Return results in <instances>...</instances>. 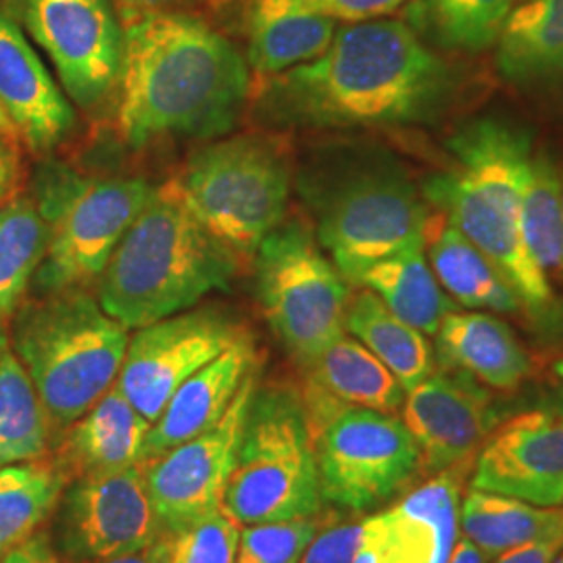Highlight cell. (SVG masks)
<instances>
[{"label":"cell","instance_id":"6da1fadb","mask_svg":"<svg viewBox=\"0 0 563 563\" xmlns=\"http://www.w3.org/2000/svg\"><path fill=\"white\" fill-rule=\"evenodd\" d=\"M465 74L405 21L336 27L318 59L262 84L263 109L311 128H411L444 118Z\"/></svg>","mask_w":563,"mask_h":563},{"label":"cell","instance_id":"7a4b0ae2","mask_svg":"<svg viewBox=\"0 0 563 563\" xmlns=\"http://www.w3.org/2000/svg\"><path fill=\"white\" fill-rule=\"evenodd\" d=\"M241 51L197 18L134 13L123 30L118 132L130 146L228 132L251 90Z\"/></svg>","mask_w":563,"mask_h":563},{"label":"cell","instance_id":"3957f363","mask_svg":"<svg viewBox=\"0 0 563 563\" xmlns=\"http://www.w3.org/2000/svg\"><path fill=\"white\" fill-rule=\"evenodd\" d=\"M449 163L423 181V199L499 267L522 316L547 342L560 341L553 307L522 241V199L532 172V136L511 120L465 121L446 141Z\"/></svg>","mask_w":563,"mask_h":563},{"label":"cell","instance_id":"277c9868","mask_svg":"<svg viewBox=\"0 0 563 563\" xmlns=\"http://www.w3.org/2000/svg\"><path fill=\"white\" fill-rule=\"evenodd\" d=\"M236 253L181 202L172 184L153 190L99 278L102 309L139 330L230 288Z\"/></svg>","mask_w":563,"mask_h":563},{"label":"cell","instance_id":"5b68a950","mask_svg":"<svg viewBox=\"0 0 563 563\" xmlns=\"http://www.w3.org/2000/svg\"><path fill=\"white\" fill-rule=\"evenodd\" d=\"M128 342V328L84 288L21 307L13 325V351L53 428H69L118 383Z\"/></svg>","mask_w":563,"mask_h":563},{"label":"cell","instance_id":"8992f818","mask_svg":"<svg viewBox=\"0 0 563 563\" xmlns=\"http://www.w3.org/2000/svg\"><path fill=\"white\" fill-rule=\"evenodd\" d=\"M302 195L316 213L318 242L349 284L372 263L423 242L428 202L393 157H332L309 178Z\"/></svg>","mask_w":563,"mask_h":563},{"label":"cell","instance_id":"52a82bcc","mask_svg":"<svg viewBox=\"0 0 563 563\" xmlns=\"http://www.w3.org/2000/svg\"><path fill=\"white\" fill-rule=\"evenodd\" d=\"M307 405L290 384L255 388L222 509L241 526L322 514Z\"/></svg>","mask_w":563,"mask_h":563},{"label":"cell","instance_id":"ba28073f","mask_svg":"<svg viewBox=\"0 0 563 563\" xmlns=\"http://www.w3.org/2000/svg\"><path fill=\"white\" fill-rule=\"evenodd\" d=\"M169 184L218 241L253 255L284 222L290 167L278 142L242 134L202 146Z\"/></svg>","mask_w":563,"mask_h":563},{"label":"cell","instance_id":"9c48e42d","mask_svg":"<svg viewBox=\"0 0 563 563\" xmlns=\"http://www.w3.org/2000/svg\"><path fill=\"white\" fill-rule=\"evenodd\" d=\"M323 504L369 511L397 495L422 467L411 432L393 413L330 401L305 388Z\"/></svg>","mask_w":563,"mask_h":563},{"label":"cell","instance_id":"30bf717a","mask_svg":"<svg viewBox=\"0 0 563 563\" xmlns=\"http://www.w3.org/2000/svg\"><path fill=\"white\" fill-rule=\"evenodd\" d=\"M257 297L265 322L301 367L344 334L349 282L299 220L276 225L260 244Z\"/></svg>","mask_w":563,"mask_h":563},{"label":"cell","instance_id":"8fae6325","mask_svg":"<svg viewBox=\"0 0 563 563\" xmlns=\"http://www.w3.org/2000/svg\"><path fill=\"white\" fill-rule=\"evenodd\" d=\"M151 192L142 180L51 174L38 205L48 223V246L36 272L42 290L48 295L99 282Z\"/></svg>","mask_w":563,"mask_h":563},{"label":"cell","instance_id":"7c38bea8","mask_svg":"<svg viewBox=\"0 0 563 563\" xmlns=\"http://www.w3.org/2000/svg\"><path fill=\"white\" fill-rule=\"evenodd\" d=\"M246 330L218 307L186 309L139 328L128 342L118 388L153 423L172 395Z\"/></svg>","mask_w":563,"mask_h":563},{"label":"cell","instance_id":"4fadbf2b","mask_svg":"<svg viewBox=\"0 0 563 563\" xmlns=\"http://www.w3.org/2000/svg\"><path fill=\"white\" fill-rule=\"evenodd\" d=\"M163 534L144 465L78 476L60 495L59 544L74 562L134 553Z\"/></svg>","mask_w":563,"mask_h":563},{"label":"cell","instance_id":"5bb4252c","mask_svg":"<svg viewBox=\"0 0 563 563\" xmlns=\"http://www.w3.org/2000/svg\"><path fill=\"white\" fill-rule=\"evenodd\" d=\"M257 367L244 378L222 420L195 439L144 463V476L165 532H174L222 509L223 493L241 446L249 402L257 388Z\"/></svg>","mask_w":563,"mask_h":563},{"label":"cell","instance_id":"9a60e30c","mask_svg":"<svg viewBox=\"0 0 563 563\" xmlns=\"http://www.w3.org/2000/svg\"><path fill=\"white\" fill-rule=\"evenodd\" d=\"M25 21L78 104L90 109L118 86L123 32L107 0H25Z\"/></svg>","mask_w":563,"mask_h":563},{"label":"cell","instance_id":"2e32d148","mask_svg":"<svg viewBox=\"0 0 563 563\" xmlns=\"http://www.w3.org/2000/svg\"><path fill=\"white\" fill-rule=\"evenodd\" d=\"M470 484L539 507L563 505V405L499 423L484 441Z\"/></svg>","mask_w":563,"mask_h":563},{"label":"cell","instance_id":"e0dca14e","mask_svg":"<svg viewBox=\"0 0 563 563\" xmlns=\"http://www.w3.org/2000/svg\"><path fill=\"white\" fill-rule=\"evenodd\" d=\"M401 409L428 474L470 462L501 423L499 405L483 384L449 367L432 372L407 390Z\"/></svg>","mask_w":563,"mask_h":563},{"label":"cell","instance_id":"ac0fdd59","mask_svg":"<svg viewBox=\"0 0 563 563\" xmlns=\"http://www.w3.org/2000/svg\"><path fill=\"white\" fill-rule=\"evenodd\" d=\"M255 367L257 346L246 332L172 395L159 418L151 423L142 451V465L220 422L236 399L244 378Z\"/></svg>","mask_w":563,"mask_h":563},{"label":"cell","instance_id":"d6986e66","mask_svg":"<svg viewBox=\"0 0 563 563\" xmlns=\"http://www.w3.org/2000/svg\"><path fill=\"white\" fill-rule=\"evenodd\" d=\"M0 104L25 142L51 151L74 128V109L20 27L0 13Z\"/></svg>","mask_w":563,"mask_h":563},{"label":"cell","instance_id":"ffe728a7","mask_svg":"<svg viewBox=\"0 0 563 563\" xmlns=\"http://www.w3.org/2000/svg\"><path fill=\"white\" fill-rule=\"evenodd\" d=\"M246 63L265 81L318 59L336 34V21L301 9L295 0H241Z\"/></svg>","mask_w":563,"mask_h":563},{"label":"cell","instance_id":"44dd1931","mask_svg":"<svg viewBox=\"0 0 563 563\" xmlns=\"http://www.w3.org/2000/svg\"><path fill=\"white\" fill-rule=\"evenodd\" d=\"M437 336L441 367L460 369L495 390H516L534 369V360L511 328L488 313L451 311Z\"/></svg>","mask_w":563,"mask_h":563},{"label":"cell","instance_id":"7402d4cb","mask_svg":"<svg viewBox=\"0 0 563 563\" xmlns=\"http://www.w3.org/2000/svg\"><path fill=\"white\" fill-rule=\"evenodd\" d=\"M423 251L451 301L467 309L522 316V302L499 267L476 249L441 211H430L423 225Z\"/></svg>","mask_w":563,"mask_h":563},{"label":"cell","instance_id":"603a6c76","mask_svg":"<svg viewBox=\"0 0 563 563\" xmlns=\"http://www.w3.org/2000/svg\"><path fill=\"white\" fill-rule=\"evenodd\" d=\"M151 422L113 384L80 420L69 426L63 463L67 476H86L142 465Z\"/></svg>","mask_w":563,"mask_h":563},{"label":"cell","instance_id":"cb8c5ba5","mask_svg":"<svg viewBox=\"0 0 563 563\" xmlns=\"http://www.w3.org/2000/svg\"><path fill=\"white\" fill-rule=\"evenodd\" d=\"M457 463L439 472L401 504L384 511V522L411 563H449L460 541L463 472Z\"/></svg>","mask_w":563,"mask_h":563},{"label":"cell","instance_id":"d4e9b609","mask_svg":"<svg viewBox=\"0 0 563 563\" xmlns=\"http://www.w3.org/2000/svg\"><path fill=\"white\" fill-rule=\"evenodd\" d=\"M497 71L520 88L563 84V0H523L495 42Z\"/></svg>","mask_w":563,"mask_h":563},{"label":"cell","instance_id":"484cf974","mask_svg":"<svg viewBox=\"0 0 563 563\" xmlns=\"http://www.w3.org/2000/svg\"><path fill=\"white\" fill-rule=\"evenodd\" d=\"M522 241L549 292L558 339H563V174L547 151L532 159L522 199Z\"/></svg>","mask_w":563,"mask_h":563},{"label":"cell","instance_id":"4316f807","mask_svg":"<svg viewBox=\"0 0 563 563\" xmlns=\"http://www.w3.org/2000/svg\"><path fill=\"white\" fill-rule=\"evenodd\" d=\"M305 369L307 388L330 401L383 413H397L405 402V388L395 374L346 332Z\"/></svg>","mask_w":563,"mask_h":563},{"label":"cell","instance_id":"83f0119b","mask_svg":"<svg viewBox=\"0 0 563 563\" xmlns=\"http://www.w3.org/2000/svg\"><path fill=\"white\" fill-rule=\"evenodd\" d=\"M355 286L369 288L402 322L422 334L434 336L444 318L457 309L444 295L430 263L423 242H413L401 251L365 267Z\"/></svg>","mask_w":563,"mask_h":563},{"label":"cell","instance_id":"f1b7e54d","mask_svg":"<svg viewBox=\"0 0 563 563\" xmlns=\"http://www.w3.org/2000/svg\"><path fill=\"white\" fill-rule=\"evenodd\" d=\"M344 330L395 374L405 393L434 372V351L426 334L397 318L369 288L351 295Z\"/></svg>","mask_w":563,"mask_h":563},{"label":"cell","instance_id":"f546056e","mask_svg":"<svg viewBox=\"0 0 563 563\" xmlns=\"http://www.w3.org/2000/svg\"><path fill=\"white\" fill-rule=\"evenodd\" d=\"M460 526L463 537L476 544L490 562L520 544L563 534V509L470 488L462 505Z\"/></svg>","mask_w":563,"mask_h":563},{"label":"cell","instance_id":"4dcf8cb0","mask_svg":"<svg viewBox=\"0 0 563 563\" xmlns=\"http://www.w3.org/2000/svg\"><path fill=\"white\" fill-rule=\"evenodd\" d=\"M51 422L23 363L0 339V467L36 462L46 451Z\"/></svg>","mask_w":563,"mask_h":563},{"label":"cell","instance_id":"1f68e13d","mask_svg":"<svg viewBox=\"0 0 563 563\" xmlns=\"http://www.w3.org/2000/svg\"><path fill=\"white\" fill-rule=\"evenodd\" d=\"M516 0H416L413 30L443 53H481L490 48Z\"/></svg>","mask_w":563,"mask_h":563},{"label":"cell","instance_id":"d6a6232c","mask_svg":"<svg viewBox=\"0 0 563 563\" xmlns=\"http://www.w3.org/2000/svg\"><path fill=\"white\" fill-rule=\"evenodd\" d=\"M60 465L25 462L0 467V558L36 534L67 486Z\"/></svg>","mask_w":563,"mask_h":563},{"label":"cell","instance_id":"836d02e7","mask_svg":"<svg viewBox=\"0 0 563 563\" xmlns=\"http://www.w3.org/2000/svg\"><path fill=\"white\" fill-rule=\"evenodd\" d=\"M48 246V223L38 205L21 197L0 211V320L20 307Z\"/></svg>","mask_w":563,"mask_h":563},{"label":"cell","instance_id":"e575fe53","mask_svg":"<svg viewBox=\"0 0 563 563\" xmlns=\"http://www.w3.org/2000/svg\"><path fill=\"white\" fill-rule=\"evenodd\" d=\"M325 523L318 514L242 526L234 563H299Z\"/></svg>","mask_w":563,"mask_h":563},{"label":"cell","instance_id":"d590c367","mask_svg":"<svg viewBox=\"0 0 563 563\" xmlns=\"http://www.w3.org/2000/svg\"><path fill=\"white\" fill-rule=\"evenodd\" d=\"M241 523L223 509L186 523L169 537V563H234Z\"/></svg>","mask_w":563,"mask_h":563},{"label":"cell","instance_id":"8d00e7d4","mask_svg":"<svg viewBox=\"0 0 563 563\" xmlns=\"http://www.w3.org/2000/svg\"><path fill=\"white\" fill-rule=\"evenodd\" d=\"M365 534V520L325 526L307 547L299 563H353Z\"/></svg>","mask_w":563,"mask_h":563},{"label":"cell","instance_id":"74e56055","mask_svg":"<svg viewBox=\"0 0 563 563\" xmlns=\"http://www.w3.org/2000/svg\"><path fill=\"white\" fill-rule=\"evenodd\" d=\"M301 9L323 15L330 20L357 23V21L380 20L411 0H295Z\"/></svg>","mask_w":563,"mask_h":563},{"label":"cell","instance_id":"f35d334b","mask_svg":"<svg viewBox=\"0 0 563 563\" xmlns=\"http://www.w3.org/2000/svg\"><path fill=\"white\" fill-rule=\"evenodd\" d=\"M353 563H411L386 530L383 514L365 518L362 549Z\"/></svg>","mask_w":563,"mask_h":563},{"label":"cell","instance_id":"ab89813d","mask_svg":"<svg viewBox=\"0 0 563 563\" xmlns=\"http://www.w3.org/2000/svg\"><path fill=\"white\" fill-rule=\"evenodd\" d=\"M563 549V534L520 544L495 558V563H553Z\"/></svg>","mask_w":563,"mask_h":563},{"label":"cell","instance_id":"60d3db41","mask_svg":"<svg viewBox=\"0 0 563 563\" xmlns=\"http://www.w3.org/2000/svg\"><path fill=\"white\" fill-rule=\"evenodd\" d=\"M0 563H60L55 544L46 532H36L20 547L9 551Z\"/></svg>","mask_w":563,"mask_h":563},{"label":"cell","instance_id":"b9f144b4","mask_svg":"<svg viewBox=\"0 0 563 563\" xmlns=\"http://www.w3.org/2000/svg\"><path fill=\"white\" fill-rule=\"evenodd\" d=\"M95 563H169V537L165 532L155 543L146 544L144 549H139L134 553Z\"/></svg>","mask_w":563,"mask_h":563},{"label":"cell","instance_id":"7bdbcfd3","mask_svg":"<svg viewBox=\"0 0 563 563\" xmlns=\"http://www.w3.org/2000/svg\"><path fill=\"white\" fill-rule=\"evenodd\" d=\"M486 555H484L483 551L476 547V544L472 543L470 539H460L457 544H455V549H453V553H451V560L449 563H486Z\"/></svg>","mask_w":563,"mask_h":563},{"label":"cell","instance_id":"ee69618b","mask_svg":"<svg viewBox=\"0 0 563 563\" xmlns=\"http://www.w3.org/2000/svg\"><path fill=\"white\" fill-rule=\"evenodd\" d=\"M120 2L132 13H144V11H165V7L178 4L184 0H120Z\"/></svg>","mask_w":563,"mask_h":563},{"label":"cell","instance_id":"f6af8a7d","mask_svg":"<svg viewBox=\"0 0 563 563\" xmlns=\"http://www.w3.org/2000/svg\"><path fill=\"white\" fill-rule=\"evenodd\" d=\"M13 178V162L7 155V151L0 146V197L4 195L9 181Z\"/></svg>","mask_w":563,"mask_h":563},{"label":"cell","instance_id":"bcb514c9","mask_svg":"<svg viewBox=\"0 0 563 563\" xmlns=\"http://www.w3.org/2000/svg\"><path fill=\"white\" fill-rule=\"evenodd\" d=\"M18 128L13 125V121L9 120V115H7V111L2 109V104H0V139H9V141H13V139H18Z\"/></svg>","mask_w":563,"mask_h":563},{"label":"cell","instance_id":"7dc6e473","mask_svg":"<svg viewBox=\"0 0 563 563\" xmlns=\"http://www.w3.org/2000/svg\"><path fill=\"white\" fill-rule=\"evenodd\" d=\"M555 374L562 378L563 383V357L560 360V362L555 363Z\"/></svg>","mask_w":563,"mask_h":563},{"label":"cell","instance_id":"c3c4849f","mask_svg":"<svg viewBox=\"0 0 563 563\" xmlns=\"http://www.w3.org/2000/svg\"><path fill=\"white\" fill-rule=\"evenodd\" d=\"M2 336H7V334H4V322L0 320V339H2Z\"/></svg>","mask_w":563,"mask_h":563},{"label":"cell","instance_id":"681fc988","mask_svg":"<svg viewBox=\"0 0 563 563\" xmlns=\"http://www.w3.org/2000/svg\"><path fill=\"white\" fill-rule=\"evenodd\" d=\"M562 563H563V560H562Z\"/></svg>","mask_w":563,"mask_h":563}]
</instances>
